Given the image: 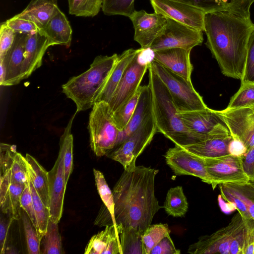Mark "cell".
I'll return each mask as SVG.
<instances>
[{
  "label": "cell",
  "mask_w": 254,
  "mask_h": 254,
  "mask_svg": "<svg viewBox=\"0 0 254 254\" xmlns=\"http://www.w3.org/2000/svg\"><path fill=\"white\" fill-rule=\"evenodd\" d=\"M155 12L191 27L204 31V11L173 0H150Z\"/></svg>",
  "instance_id": "16"
},
{
  "label": "cell",
  "mask_w": 254,
  "mask_h": 254,
  "mask_svg": "<svg viewBox=\"0 0 254 254\" xmlns=\"http://www.w3.org/2000/svg\"><path fill=\"white\" fill-rule=\"evenodd\" d=\"M124 229L121 224L106 226L93 235L87 245L85 254H123L120 235Z\"/></svg>",
  "instance_id": "22"
},
{
  "label": "cell",
  "mask_w": 254,
  "mask_h": 254,
  "mask_svg": "<svg viewBox=\"0 0 254 254\" xmlns=\"http://www.w3.org/2000/svg\"><path fill=\"white\" fill-rule=\"evenodd\" d=\"M88 127L90 147L96 156L106 155L115 147L120 131L113 122L108 103L94 104Z\"/></svg>",
  "instance_id": "6"
},
{
  "label": "cell",
  "mask_w": 254,
  "mask_h": 254,
  "mask_svg": "<svg viewBox=\"0 0 254 254\" xmlns=\"http://www.w3.org/2000/svg\"><path fill=\"white\" fill-rule=\"evenodd\" d=\"M241 81L254 82V29L249 38L245 71Z\"/></svg>",
  "instance_id": "45"
},
{
  "label": "cell",
  "mask_w": 254,
  "mask_h": 254,
  "mask_svg": "<svg viewBox=\"0 0 254 254\" xmlns=\"http://www.w3.org/2000/svg\"><path fill=\"white\" fill-rule=\"evenodd\" d=\"M198 8L206 13L226 11L228 9L221 0H173Z\"/></svg>",
  "instance_id": "42"
},
{
  "label": "cell",
  "mask_w": 254,
  "mask_h": 254,
  "mask_svg": "<svg viewBox=\"0 0 254 254\" xmlns=\"http://www.w3.org/2000/svg\"><path fill=\"white\" fill-rule=\"evenodd\" d=\"M68 13L79 17H94L102 9L103 0H67Z\"/></svg>",
  "instance_id": "34"
},
{
  "label": "cell",
  "mask_w": 254,
  "mask_h": 254,
  "mask_svg": "<svg viewBox=\"0 0 254 254\" xmlns=\"http://www.w3.org/2000/svg\"><path fill=\"white\" fill-rule=\"evenodd\" d=\"M139 49L140 48L138 49H129L118 56L117 62L96 102L103 101L109 103L125 69L138 53Z\"/></svg>",
  "instance_id": "26"
},
{
  "label": "cell",
  "mask_w": 254,
  "mask_h": 254,
  "mask_svg": "<svg viewBox=\"0 0 254 254\" xmlns=\"http://www.w3.org/2000/svg\"><path fill=\"white\" fill-rule=\"evenodd\" d=\"M246 225L239 212L229 224L214 233L200 237L190 245L188 253L191 254H242Z\"/></svg>",
  "instance_id": "5"
},
{
  "label": "cell",
  "mask_w": 254,
  "mask_h": 254,
  "mask_svg": "<svg viewBox=\"0 0 254 254\" xmlns=\"http://www.w3.org/2000/svg\"><path fill=\"white\" fill-rule=\"evenodd\" d=\"M21 218L23 225L28 254H41L40 250L41 240L38 232L28 215L22 208L21 210Z\"/></svg>",
  "instance_id": "38"
},
{
  "label": "cell",
  "mask_w": 254,
  "mask_h": 254,
  "mask_svg": "<svg viewBox=\"0 0 254 254\" xmlns=\"http://www.w3.org/2000/svg\"><path fill=\"white\" fill-rule=\"evenodd\" d=\"M135 0H103L102 10L104 14L122 15L129 17L135 10Z\"/></svg>",
  "instance_id": "39"
},
{
  "label": "cell",
  "mask_w": 254,
  "mask_h": 254,
  "mask_svg": "<svg viewBox=\"0 0 254 254\" xmlns=\"http://www.w3.org/2000/svg\"><path fill=\"white\" fill-rule=\"evenodd\" d=\"M16 32L9 28L3 22L0 28V58L4 57L12 46Z\"/></svg>",
  "instance_id": "46"
},
{
  "label": "cell",
  "mask_w": 254,
  "mask_h": 254,
  "mask_svg": "<svg viewBox=\"0 0 254 254\" xmlns=\"http://www.w3.org/2000/svg\"><path fill=\"white\" fill-rule=\"evenodd\" d=\"M149 67L167 87L178 113L207 107L202 97L195 90L191 81L187 80L153 60Z\"/></svg>",
  "instance_id": "7"
},
{
  "label": "cell",
  "mask_w": 254,
  "mask_h": 254,
  "mask_svg": "<svg viewBox=\"0 0 254 254\" xmlns=\"http://www.w3.org/2000/svg\"><path fill=\"white\" fill-rule=\"evenodd\" d=\"M202 159L211 179L213 190L220 184L250 182L243 170L241 156L230 154L217 158Z\"/></svg>",
  "instance_id": "11"
},
{
  "label": "cell",
  "mask_w": 254,
  "mask_h": 254,
  "mask_svg": "<svg viewBox=\"0 0 254 254\" xmlns=\"http://www.w3.org/2000/svg\"><path fill=\"white\" fill-rule=\"evenodd\" d=\"M252 186L254 187V182H250Z\"/></svg>",
  "instance_id": "53"
},
{
  "label": "cell",
  "mask_w": 254,
  "mask_h": 254,
  "mask_svg": "<svg viewBox=\"0 0 254 254\" xmlns=\"http://www.w3.org/2000/svg\"><path fill=\"white\" fill-rule=\"evenodd\" d=\"M167 23L149 48L153 51L170 48L191 50L203 40L202 31L166 18Z\"/></svg>",
  "instance_id": "10"
},
{
  "label": "cell",
  "mask_w": 254,
  "mask_h": 254,
  "mask_svg": "<svg viewBox=\"0 0 254 254\" xmlns=\"http://www.w3.org/2000/svg\"><path fill=\"white\" fill-rule=\"evenodd\" d=\"M6 25L16 33L26 34L39 31V27L33 22L17 17L15 15L5 21Z\"/></svg>",
  "instance_id": "43"
},
{
  "label": "cell",
  "mask_w": 254,
  "mask_h": 254,
  "mask_svg": "<svg viewBox=\"0 0 254 254\" xmlns=\"http://www.w3.org/2000/svg\"><path fill=\"white\" fill-rule=\"evenodd\" d=\"M231 135L214 137L184 147L189 152L202 158H213L230 154L229 147Z\"/></svg>",
  "instance_id": "28"
},
{
  "label": "cell",
  "mask_w": 254,
  "mask_h": 254,
  "mask_svg": "<svg viewBox=\"0 0 254 254\" xmlns=\"http://www.w3.org/2000/svg\"><path fill=\"white\" fill-rule=\"evenodd\" d=\"M57 0H31L26 7L15 15L34 23L42 29L58 7Z\"/></svg>",
  "instance_id": "27"
},
{
  "label": "cell",
  "mask_w": 254,
  "mask_h": 254,
  "mask_svg": "<svg viewBox=\"0 0 254 254\" xmlns=\"http://www.w3.org/2000/svg\"><path fill=\"white\" fill-rule=\"evenodd\" d=\"M219 187L222 198L234 206L246 226L254 229V187L251 183L223 184Z\"/></svg>",
  "instance_id": "17"
},
{
  "label": "cell",
  "mask_w": 254,
  "mask_h": 254,
  "mask_svg": "<svg viewBox=\"0 0 254 254\" xmlns=\"http://www.w3.org/2000/svg\"><path fill=\"white\" fill-rule=\"evenodd\" d=\"M16 146L1 143L0 145V174L10 168L13 157L16 152Z\"/></svg>",
  "instance_id": "47"
},
{
  "label": "cell",
  "mask_w": 254,
  "mask_h": 254,
  "mask_svg": "<svg viewBox=\"0 0 254 254\" xmlns=\"http://www.w3.org/2000/svg\"><path fill=\"white\" fill-rule=\"evenodd\" d=\"M164 157L167 164L176 175L194 176L211 185V180L202 158L177 145L169 148Z\"/></svg>",
  "instance_id": "14"
},
{
  "label": "cell",
  "mask_w": 254,
  "mask_h": 254,
  "mask_svg": "<svg viewBox=\"0 0 254 254\" xmlns=\"http://www.w3.org/2000/svg\"><path fill=\"white\" fill-rule=\"evenodd\" d=\"M33 203L39 228V236L41 240L45 235L50 219L49 208L42 201L31 180H28Z\"/></svg>",
  "instance_id": "36"
},
{
  "label": "cell",
  "mask_w": 254,
  "mask_h": 254,
  "mask_svg": "<svg viewBox=\"0 0 254 254\" xmlns=\"http://www.w3.org/2000/svg\"><path fill=\"white\" fill-rule=\"evenodd\" d=\"M120 240L123 254H144L142 234L135 229L124 228Z\"/></svg>",
  "instance_id": "32"
},
{
  "label": "cell",
  "mask_w": 254,
  "mask_h": 254,
  "mask_svg": "<svg viewBox=\"0 0 254 254\" xmlns=\"http://www.w3.org/2000/svg\"><path fill=\"white\" fill-rule=\"evenodd\" d=\"M190 50L170 48L154 51L153 60L188 81H191L193 65Z\"/></svg>",
  "instance_id": "21"
},
{
  "label": "cell",
  "mask_w": 254,
  "mask_h": 254,
  "mask_svg": "<svg viewBox=\"0 0 254 254\" xmlns=\"http://www.w3.org/2000/svg\"><path fill=\"white\" fill-rule=\"evenodd\" d=\"M143 51V49L140 48L128 65L108 103L112 114L128 101L140 86L151 62L145 56Z\"/></svg>",
  "instance_id": "9"
},
{
  "label": "cell",
  "mask_w": 254,
  "mask_h": 254,
  "mask_svg": "<svg viewBox=\"0 0 254 254\" xmlns=\"http://www.w3.org/2000/svg\"><path fill=\"white\" fill-rule=\"evenodd\" d=\"M20 204L21 208L23 209L28 215L39 235V228L35 212L29 183L25 186L22 192L20 198Z\"/></svg>",
  "instance_id": "44"
},
{
  "label": "cell",
  "mask_w": 254,
  "mask_h": 254,
  "mask_svg": "<svg viewBox=\"0 0 254 254\" xmlns=\"http://www.w3.org/2000/svg\"><path fill=\"white\" fill-rule=\"evenodd\" d=\"M13 221L12 220L9 218L8 221L1 218L0 223V254H5L6 250V240L7 234L9 228Z\"/></svg>",
  "instance_id": "51"
},
{
  "label": "cell",
  "mask_w": 254,
  "mask_h": 254,
  "mask_svg": "<svg viewBox=\"0 0 254 254\" xmlns=\"http://www.w3.org/2000/svg\"><path fill=\"white\" fill-rule=\"evenodd\" d=\"M39 32L47 38L50 46L60 45L69 47L71 45L72 29L65 15L59 7Z\"/></svg>",
  "instance_id": "24"
},
{
  "label": "cell",
  "mask_w": 254,
  "mask_h": 254,
  "mask_svg": "<svg viewBox=\"0 0 254 254\" xmlns=\"http://www.w3.org/2000/svg\"><path fill=\"white\" fill-rule=\"evenodd\" d=\"M141 87V91L134 112L126 127L119 132L115 148L153 115L152 98L150 88L148 84Z\"/></svg>",
  "instance_id": "25"
},
{
  "label": "cell",
  "mask_w": 254,
  "mask_h": 254,
  "mask_svg": "<svg viewBox=\"0 0 254 254\" xmlns=\"http://www.w3.org/2000/svg\"><path fill=\"white\" fill-rule=\"evenodd\" d=\"M158 172L142 165L124 170L112 191L116 224L124 228L132 227L142 234L149 227L162 207L154 192Z\"/></svg>",
  "instance_id": "1"
},
{
  "label": "cell",
  "mask_w": 254,
  "mask_h": 254,
  "mask_svg": "<svg viewBox=\"0 0 254 254\" xmlns=\"http://www.w3.org/2000/svg\"><path fill=\"white\" fill-rule=\"evenodd\" d=\"M118 55L98 56L83 73L71 77L62 85L63 93L76 106V113L91 108L95 103L114 66Z\"/></svg>",
  "instance_id": "4"
},
{
  "label": "cell",
  "mask_w": 254,
  "mask_h": 254,
  "mask_svg": "<svg viewBox=\"0 0 254 254\" xmlns=\"http://www.w3.org/2000/svg\"><path fill=\"white\" fill-rule=\"evenodd\" d=\"M157 132L153 115L106 156L120 163L127 170L135 166L137 157Z\"/></svg>",
  "instance_id": "8"
},
{
  "label": "cell",
  "mask_w": 254,
  "mask_h": 254,
  "mask_svg": "<svg viewBox=\"0 0 254 254\" xmlns=\"http://www.w3.org/2000/svg\"><path fill=\"white\" fill-rule=\"evenodd\" d=\"M65 141L62 135L60 148L57 160L48 172L50 196V219L59 223L62 216L64 193L66 186L64 173V154Z\"/></svg>",
  "instance_id": "15"
},
{
  "label": "cell",
  "mask_w": 254,
  "mask_h": 254,
  "mask_svg": "<svg viewBox=\"0 0 254 254\" xmlns=\"http://www.w3.org/2000/svg\"><path fill=\"white\" fill-rule=\"evenodd\" d=\"M176 248L170 235L163 238L151 250L150 254H180Z\"/></svg>",
  "instance_id": "48"
},
{
  "label": "cell",
  "mask_w": 254,
  "mask_h": 254,
  "mask_svg": "<svg viewBox=\"0 0 254 254\" xmlns=\"http://www.w3.org/2000/svg\"><path fill=\"white\" fill-rule=\"evenodd\" d=\"M242 254H254V229L246 226Z\"/></svg>",
  "instance_id": "50"
},
{
  "label": "cell",
  "mask_w": 254,
  "mask_h": 254,
  "mask_svg": "<svg viewBox=\"0 0 254 254\" xmlns=\"http://www.w3.org/2000/svg\"><path fill=\"white\" fill-rule=\"evenodd\" d=\"M141 86L134 95L112 114V119L120 132L124 129L134 112L141 91Z\"/></svg>",
  "instance_id": "33"
},
{
  "label": "cell",
  "mask_w": 254,
  "mask_h": 254,
  "mask_svg": "<svg viewBox=\"0 0 254 254\" xmlns=\"http://www.w3.org/2000/svg\"><path fill=\"white\" fill-rule=\"evenodd\" d=\"M58 223L49 219L46 232L41 241L42 254H63Z\"/></svg>",
  "instance_id": "31"
},
{
  "label": "cell",
  "mask_w": 254,
  "mask_h": 254,
  "mask_svg": "<svg viewBox=\"0 0 254 254\" xmlns=\"http://www.w3.org/2000/svg\"><path fill=\"white\" fill-rule=\"evenodd\" d=\"M0 207L2 213L13 221L21 218L20 198L25 186L14 182L10 168L0 174Z\"/></svg>",
  "instance_id": "20"
},
{
  "label": "cell",
  "mask_w": 254,
  "mask_h": 254,
  "mask_svg": "<svg viewBox=\"0 0 254 254\" xmlns=\"http://www.w3.org/2000/svg\"><path fill=\"white\" fill-rule=\"evenodd\" d=\"M29 178L44 204L49 208L48 172L33 156L25 157Z\"/></svg>",
  "instance_id": "29"
},
{
  "label": "cell",
  "mask_w": 254,
  "mask_h": 254,
  "mask_svg": "<svg viewBox=\"0 0 254 254\" xmlns=\"http://www.w3.org/2000/svg\"><path fill=\"white\" fill-rule=\"evenodd\" d=\"M170 233L167 224H151L142 234L144 254H150L153 248Z\"/></svg>",
  "instance_id": "35"
},
{
  "label": "cell",
  "mask_w": 254,
  "mask_h": 254,
  "mask_svg": "<svg viewBox=\"0 0 254 254\" xmlns=\"http://www.w3.org/2000/svg\"><path fill=\"white\" fill-rule=\"evenodd\" d=\"M254 106V82H242L238 91L231 98L227 108Z\"/></svg>",
  "instance_id": "37"
},
{
  "label": "cell",
  "mask_w": 254,
  "mask_h": 254,
  "mask_svg": "<svg viewBox=\"0 0 254 254\" xmlns=\"http://www.w3.org/2000/svg\"><path fill=\"white\" fill-rule=\"evenodd\" d=\"M12 180L25 186L28 184L29 176L25 157L16 152L10 167Z\"/></svg>",
  "instance_id": "40"
},
{
  "label": "cell",
  "mask_w": 254,
  "mask_h": 254,
  "mask_svg": "<svg viewBox=\"0 0 254 254\" xmlns=\"http://www.w3.org/2000/svg\"><path fill=\"white\" fill-rule=\"evenodd\" d=\"M244 171L250 182H254V145L241 156Z\"/></svg>",
  "instance_id": "49"
},
{
  "label": "cell",
  "mask_w": 254,
  "mask_h": 254,
  "mask_svg": "<svg viewBox=\"0 0 254 254\" xmlns=\"http://www.w3.org/2000/svg\"><path fill=\"white\" fill-rule=\"evenodd\" d=\"M254 109V106L253 107Z\"/></svg>",
  "instance_id": "54"
},
{
  "label": "cell",
  "mask_w": 254,
  "mask_h": 254,
  "mask_svg": "<svg viewBox=\"0 0 254 254\" xmlns=\"http://www.w3.org/2000/svg\"><path fill=\"white\" fill-rule=\"evenodd\" d=\"M254 24L226 11L206 13L204 31L205 43L225 76L242 80L246 66L248 46Z\"/></svg>",
  "instance_id": "2"
},
{
  "label": "cell",
  "mask_w": 254,
  "mask_h": 254,
  "mask_svg": "<svg viewBox=\"0 0 254 254\" xmlns=\"http://www.w3.org/2000/svg\"><path fill=\"white\" fill-rule=\"evenodd\" d=\"M229 150L231 154L242 156L246 152L244 144L239 140L233 138L229 144Z\"/></svg>",
  "instance_id": "52"
},
{
  "label": "cell",
  "mask_w": 254,
  "mask_h": 254,
  "mask_svg": "<svg viewBox=\"0 0 254 254\" xmlns=\"http://www.w3.org/2000/svg\"><path fill=\"white\" fill-rule=\"evenodd\" d=\"M50 46L47 38L39 31L28 34L22 66L23 79L41 66L45 53Z\"/></svg>",
  "instance_id": "23"
},
{
  "label": "cell",
  "mask_w": 254,
  "mask_h": 254,
  "mask_svg": "<svg viewBox=\"0 0 254 254\" xmlns=\"http://www.w3.org/2000/svg\"><path fill=\"white\" fill-rule=\"evenodd\" d=\"M149 82L153 104V115L157 132L163 134L175 145L185 147L214 138L189 130L180 118L167 87L149 67Z\"/></svg>",
  "instance_id": "3"
},
{
  "label": "cell",
  "mask_w": 254,
  "mask_h": 254,
  "mask_svg": "<svg viewBox=\"0 0 254 254\" xmlns=\"http://www.w3.org/2000/svg\"><path fill=\"white\" fill-rule=\"evenodd\" d=\"M221 0L227 7V12L246 19H251L250 8L254 0Z\"/></svg>",
  "instance_id": "41"
},
{
  "label": "cell",
  "mask_w": 254,
  "mask_h": 254,
  "mask_svg": "<svg viewBox=\"0 0 254 254\" xmlns=\"http://www.w3.org/2000/svg\"><path fill=\"white\" fill-rule=\"evenodd\" d=\"M28 34L16 33L14 42L6 55L0 58V65L5 70V77L1 86L18 84L22 78L25 45Z\"/></svg>",
  "instance_id": "19"
},
{
  "label": "cell",
  "mask_w": 254,
  "mask_h": 254,
  "mask_svg": "<svg viewBox=\"0 0 254 254\" xmlns=\"http://www.w3.org/2000/svg\"><path fill=\"white\" fill-rule=\"evenodd\" d=\"M234 139L241 141L247 151L254 145V109L253 107L226 108L216 110Z\"/></svg>",
  "instance_id": "12"
},
{
  "label": "cell",
  "mask_w": 254,
  "mask_h": 254,
  "mask_svg": "<svg viewBox=\"0 0 254 254\" xmlns=\"http://www.w3.org/2000/svg\"><path fill=\"white\" fill-rule=\"evenodd\" d=\"M134 29V40L141 48H149L154 40L162 31L167 23L163 15L145 10H135L129 17Z\"/></svg>",
  "instance_id": "18"
},
{
  "label": "cell",
  "mask_w": 254,
  "mask_h": 254,
  "mask_svg": "<svg viewBox=\"0 0 254 254\" xmlns=\"http://www.w3.org/2000/svg\"><path fill=\"white\" fill-rule=\"evenodd\" d=\"M186 127L191 131L210 137L230 136L226 125L216 110L205 109L178 113Z\"/></svg>",
  "instance_id": "13"
},
{
  "label": "cell",
  "mask_w": 254,
  "mask_h": 254,
  "mask_svg": "<svg viewBox=\"0 0 254 254\" xmlns=\"http://www.w3.org/2000/svg\"><path fill=\"white\" fill-rule=\"evenodd\" d=\"M163 207L168 215L174 217L185 216L188 210L189 203L182 186L168 190Z\"/></svg>",
  "instance_id": "30"
}]
</instances>
